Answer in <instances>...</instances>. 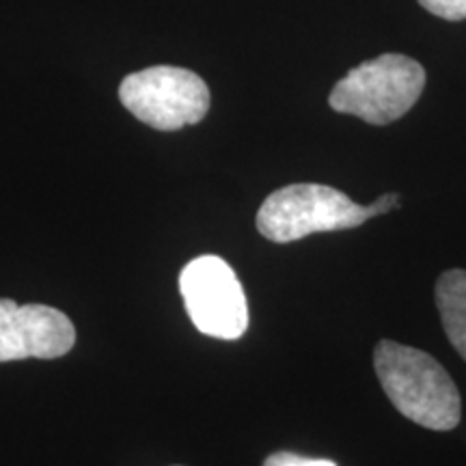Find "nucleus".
<instances>
[{
	"instance_id": "f257e3e1",
	"label": "nucleus",
	"mask_w": 466,
	"mask_h": 466,
	"mask_svg": "<svg viewBox=\"0 0 466 466\" xmlns=\"http://www.w3.org/2000/svg\"><path fill=\"white\" fill-rule=\"evenodd\" d=\"M376 376L391 404L410 421L436 432L460 423L462 398L451 376L423 350L380 341L374 350Z\"/></svg>"
},
{
	"instance_id": "f03ea898",
	"label": "nucleus",
	"mask_w": 466,
	"mask_h": 466,
	"mask_svg": "<svg viewBox=\"0 0 466 466\" xmlns=\"http://www.w3.org/2000/svg\"><path fill=\"white\" fill-rule=\"evenodd\" d=\"M380 214V201L363 208L330 186L291 184L266 197L258 212V229L270 242L288 244L311 233L352 229Z\"/></svg>"
},
{
	"instance_id": "7ed1b4c3",
	"label": "nucleus",
	"mask_w": 466,
	"mask_h": 466,
	"mask_svg": "<svg viewBox=\"0 0 466 466\" xmlns=\"http://www.w3.org/2000/svg\"><path fill=\"white\" fill-rule=\"evenodd\" d=\"M425 69L415 58L382 55L360 63L330 93V108L354 115L371 126H389L404 116L421 97Z\"/></svg>"
},
{
	"instance_id": "20e7f679",
	"label": "nucleus",
	"mask_w": 466,
	"mask_h": 466,
	"mask_svg": "<svg viewBox=\"0 0 466 466\" xmlns=\"http://www.w3.org/2000/svg\"><path fill=\"white\" fill-rule=\"evenodd\" d=\"M119 100L138 121L173 132L199 124L209 110V89L199 74L184 67L156 66L126 76Z\"/></svg>"
},
{
	"instance_id": "39448f33",
	"label": "nucleus",
	"mask_w": 466,
	"mask_h": 466,
	"mask_svg": "<svg viewBox=\"0 0 466 466\" xmlns=\"http://www.w3.org/2000/svg\"><path fill=\"white\" fill-rule=\"evenodd\" d=\"M179 291L192 324L217 339H240L248 329V307L240 279L217 255L192 259L179 275Z\"/></svg>"
},
{
	"instance_id": "423d86ee",
	"label": "nucleus",
	"mask_w": 466,
	"mask_h": 466,
	"mask_svg": "<svg viewBox=\"0 0 466 466\" xmlns=\"http://www.w3.org/2000/svg\"><path fill=\"white\" fill-rule=\"evenodd\" d=\"M76 343L66 313L48 305H15L0 299V363L22 359H58Z\"/></svg>"
},
{
	"instance_id": "0eeeda50",
	"label": "nucleus",
	"mask_w": 466,
	"mask_h": 466,
	"mask_svg": "<svg viewBox=\"0 0 466 466\" xmlns=\"http://www.w3.org/2000/svg\"><path fill=\"white\" fill-rule=\"evenodd\" d=\"M434 294L447 339L466 360V270L442 272Z\"/></svg>"
},
{
	"instance_id": "6e6552de",
	"label": "nucleus",
	"mask_w": 466,
	"mask_h": 466,
	"mask_svg": "<svg viewBox=\"0 0 466 466\" xmlns=\"http://www.w3.org/2000/svg\"><path fill=\"white\" fill-rule=\"evenodd\" d=\"M419 5L442 20H466V0H419Z\"/></svg>"
},
{
	"instance_id": "1a4fd4ad",
	"label": "nucleus",
	"mask_w": 466,
	"mask_h": 466,
	"mask_svg": "<svg viewBox=\"0 0 466 466\" xmlns=\"http://www.w3.org/2000/svg\"><path fill=\"white\" fill-rule=\"evenodd\" d=\"M264 466H337V464L333 460L305 458V456H299V453L279 451V453H272L270 458H266Z\"/></svg>"
}]
</instances>
